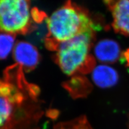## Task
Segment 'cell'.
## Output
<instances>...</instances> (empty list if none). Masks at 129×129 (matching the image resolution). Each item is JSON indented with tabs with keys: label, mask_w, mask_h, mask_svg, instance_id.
<instances>
[{
	"label": "cell",
	"mask_w": 129,
	"mask_h": 129,
	"mask_svg": "<svg viewBox=\"0 0 129 129\" xmlns=\"http://www.w3.org/2000/svg\"><path fill=\"white\" fill-rule=\"evenodd\" d=\"M48 48L55 49L61 43L71 39L83 32L100 29L86 10L68 1L54 11L46 19Z\"/></svg>",
	"instance_id": "1"
},
{
	"label": "cell",
	"mask_w": 129,
	"mask_h": 129,
	"mask_svg": "<svg viewBox=\"0 0 129 129\" xmlns=\"http://www.w3.org/2000/svg\"><path fill=\"white\" fill-rule=\"evenodd\" d=\"M94 30L80 34L56 47V60L64 74L71 76L78 72H91L96 61L91 50L95 38Z\"/></svg>",
	"instance_id": "2"
},
{
	"label": "cell",
	"mask_w": 129,
	"mask_h": 129,
	"mask_svg": "<svg viewBox=\"0 0 129 129\" xmlns=\"http://www.w3.org/2000/svg\"><path fill=\"white\" fill-rule=\"evenodd\" d=\"M35 17L30 0H0V32L27 33Z\"/></svg>",
	"instance_id": "3"
},
{
	"label": "cell",
	"mask_w": 129,
	"mask_h": 129,
	"mask_svg": "<svg viewBox=\"0 0 129 129\" xmlns=\"http://www.w3.org/2000/svg\"><path fill=\"white\" fill-rule=\"evenodd\" d=\"M23 101L16 85L0 79V129H12Z\"/></svg>",
	"instance_id": "4"
},
{
	"label": "cell",
	"mask_w": 129,
	"mask_h": 129,
	"mask_svg": "<svg viewBox=\"0 0 129 129\" xmlns=\"http://www.w3.org/2000/svg\"><path fill=\"white\" fill-rule=\"evenodd\" d=\"M13 56L19 67L26 71L34 69L40 61V54L37 48L32 43L26 41L16 43Z\"/></svg>",
	"instance_id": "5"
},
{
	"label": "cell",
	"mask_w": 129,
	"mask_h": 129,
	"mask_svg": "<svg viewBox=\"0 0 129 129\" xmlns=\"http://www.w3.org/2000/svg\"><path fill=\"white\" fill-rule=\"evenodd\" d=\"M108 8L112 12L114 31L129 37V0H116Z\"/></svg>",
	"instance_id": "6"
},
{
	"label": "cell",
	"mask_w": 129,
	"mask_h": 129,
	"mask_svg": "<svg viewBox=\"0 0 129 129\" xmlns=\"http://www.w3.org/2000/svg\"><path fill=\"white\" fill-rule=\"evenodd\" d=\"M93 48L94 59L103 64L116 63L121 56L120 45L114 40H101Z\"/></svg>",
	"instance_id": "7"
},
{
	"label": "cell",
	"mask_w": 129,
	"mask_h": 129,
	"mask_svg": "<svg viewBox=\"0 0 129 129\" xmlns=\"http://www.w3.org/2000/svg\"><path fill=\"white\" fill-rule=\"evenodd\" d=\"M90 72L93 83L99 88L112 87L119 81V75L117 71L106 64L95 65Z\"/></svg>",
	"instance_id": "8"
},
{
	"label": "cell",
	"mask_w": 129,
	"mask_h": 129,
	"mask_svg": "<svg viewBox=\"0 0 129 129\" xmlns=\"http://www.w3.org/2000/svg\"><path fill=\"white\" fill-rule=\"evenodd\" d=\"M16 44V37L13 34L0 32V60L9 57Z\"/></svg>",
	"instance_id": "9"
},
{
	"label": "cell",
	"mask_w": 129,
	"mask_h": 129,
	"mask_svg": "<svg viewBox=\"0 0 129 129\" xmlns=\"http://www.w3.org/2000/svg\"><path fill=\"white\" fill-rule=\"evenodd\" d=\"M54 129H93L85 117L68 122L58 123L54 126Z\"/></svg>",
	"instance_id": "10"
},
{
	"label": "cell",
	"mask_w": 129,
	"mask_h": 129,
	"mask_svg": "<svg viewBox=\"0 0 129 129\" xmlns=\"http://www.w3.org/2000/svg\"><path fill=\"white\" fill-rule=\"evenodd\" d=\"M122 56H123L124 59L126 62V67H129V48L125 50L124 52L122 53Z\"/></svg>",
	"instance_id": "11"
}]
</instances>
